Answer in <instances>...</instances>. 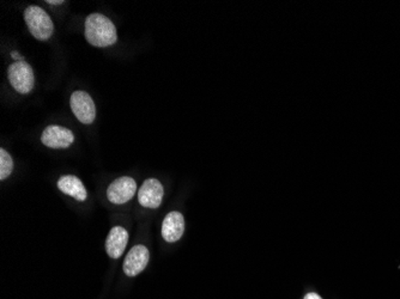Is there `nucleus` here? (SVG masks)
I'll list each match as a JSON object with an SVG mask.
<instances>
[{
	"label": "nucleus",
	"instance_id": "2",
	"mask_svg": "<svg viewBox=\"0 0 400 299\" xmlns=\"http://www.w3.org/2000/svg\"><path fill=\"white\" fill-rule=\"evenodd\" d=\"M24 21L31 35L39 41H47L54 31V24L44 9L40 6L31 5L24 11Z\"/></svg>",
	"mask_w": 400,
	"mask_h": 299
},
{
	"label": "nucleus",
	"instance_id": "6",
	"mask_svg": "<svg viewBox=\"0 0 400 299\" xmlns=\"http://www.w3.org/2000/svg\"><path fill=\"white\" fill-rule=\"evenodd\" d=\"M41 142L46 148H67L74 144V135L72 130L66 127L52 125L44 128L41 135Z\"/></svg>",
	"mask_w": 400,
	"mask_h": 299
},
{
	"label": "nucleus",
	"instance_id": "11",
	"mask_svg": "<svg viewBox=\"0 0 400 299\" xmlns=\"http://www.w3.org/2000/svg\"><path fill=\"white\" fill-rule=\"evenodd\" d=\"M58 188L66 196L74 198L78 201H85L88 198L87 189L82 181L74 175L61 176L58 181Z\"/></svg>",
	"mask_w": 400,
	"mask_h": 299
},
{
	"label": "nucleus",
	"instance_id": "4",
	"mask_svg": "<svg viewBox=\"0 0 400 299\" xmlns=\"http://www.w3.org/2000/svg\"><path fill=\"white\" fill-rule=\"evenodd\" d=\"M71 110L84 125H92L96 119V107L90 95L85 92H74L71 95Z\"/></svg>",
	"mask_w": 400,
	"mask_h": 299
},
{
	"label": "nucleus",
	"instance_id": "5",
	"mask_svg": "<svg viewBox=\"0 0 400 299\" xmlns=\"http://www.w3.org/2000/svg\"><path fill=\"white\" fill-rule=\"evenodd\" d=\"M137 191V183L128 176H122L110 183L107 189V198L112 204L122 205L128 203Z\"/></svg>",
	"mask_w": 400,
	"mask_h": 299
},
{
	"label": "nucleus",
	"instance_id": "9",
	"mask_svg": "<svg viewBox=\"0 0 400 299\" xmlns=\"http://www.w3.org/2000/svg\"><path fill=\"white\" fill-rule=\"evenodd\" d=\"M185 219L180 212H170L165 216L162 224V237L165 242L174 243L183 237Z\"/></svg>",
	"mask_w": 400,
	"mask_h": 299
},
{
	"label": "nucleus",
	"instance_id": "8",
	"mask_svg": "<svg viewBox=\"0 0 400 299\" xmlns=\"http://www.w3.org/2000/svg\"><path fill=\"white\" fill-rule=\"evenodd\" d=\"M150 259V253L148 248L142 244L135 246L127 254L124 262V272L127 277H135L142 273L147 268Z\"/></svg>",
	"mask_w": 400,
	"mask_h": 299
},
{
	"label": "nucleus",
	"instance_id": "13",
	"mask_svg": "<svg viewBox=\"0 0 400 299\" xmlns=\"http://www.w3.org/2000/svg\"><path fill=\"white\" fill-rule=\"evenodd\" d=\"M303 299H322L320 296L317 295V293H314V292H310L308 295H306L305 298Z\"/></svg>",
	"mask_w": 400,
	"mask_h": 299
},
{
	"label": "nucleus",
	"instance_id": "14",
	"mask_svg": "<svg viewBox=\"0 0 400 299\" xmlns=\"http://www.w3.org/2000/svg\"><path fill=\"white\" fill-rule=\"evenodd\" d=\"M11 57H12L16 61H24V58L21 57V55L18 54V52L11 53Z\"/></svg>",
	"mask_w": 400,
	"mask_h": 299
},
{
	"label": "nucleus",
	"instance_id": "15",
	"mask_svg": "<svg viewBox=\"0 0 400 299\" xmlns=\"http://www.w3.org/2000/svg\"><path fill=\"white\" fill-rule=\"evenodd\" d=\"M47 4H51V5H60V4H64V1H62V0H48L47 1Z\"/></svg>",
	"mask_w": 400,
	"mask_h": 299
},
{
	"label": "nucleus",
	"instance_id": "12",
	"mask_svg": "<svg viewBox=\"0 0 400 299\" xmlns=\"http://www.w3.org/2000/svg\"><path fill=\"white\" fill-rule=\"evenodd\" d=\"M13 171V161L11 156L4 148L0 150V180L3 181L9 178Z\"/></svg>",
	"mask_w": 400,
	"mask_h": 299
},
{
	"label": "nucleus",
	"instance_id": "7",
	"mask_svg": "<svg viewBox=\"0 0 400 299\" xmlns=\"http://www.w3.org/2000/svg\"><path fill=\"white\" fill-rule=\"evenodd\" d=\"M163 186L156 178H148L138 191V201L145 208H158L163 200Z\"/></svg>",
	"mask_w": 400,
	"mask_h": 299
},
{
	"label": "nucleus",
	"instance_id": "1",
	"mask_svg": "<svg viewBox=\"0 0 400 299\" xmlns=\"http://www.w3.org/2000/svg\"><path fill=\"white\" fill-rule=\"evenodd\" d=\"M85 39L94 47L106 48L118 41L114 23L101 13H92L85 19Z\"/></svg>",
	"mask_w": 400,
	"mask_h": 299
},
{
	"label": "nucleus",
	"instance_id": "3",
	"mask_svg": "<svg viewBox=\"0 0 400 299\" xmlns=\"http://www.w3.org/2000/svg\"><path fill=\"white\" fill-rule=\"evenodd\" d=\"M8 78L11 87L23 95L33 90L35 85V77L31 66L26 61H16L8 69Z\"/></svg>",
	"mask_w": 400,
	"mask_h": 299
},
{
	"label": "nucleus",
	"instance_id": "10",
	"mask_svg": "<svg viewBox=\"0 0 400 299\" xmlns=\"http://www.w3.org/2000/svg\"><path fill=\"white\" fill-rule=\"evenodd\" d=\"M127 242H128V232L122 226H114L109 232L107 241H106V249L108 255L117 260L122 253L126 249Z\"/></svg>",
	"mask_w": 400,
	"mask_h": 299
}]
</instances>
